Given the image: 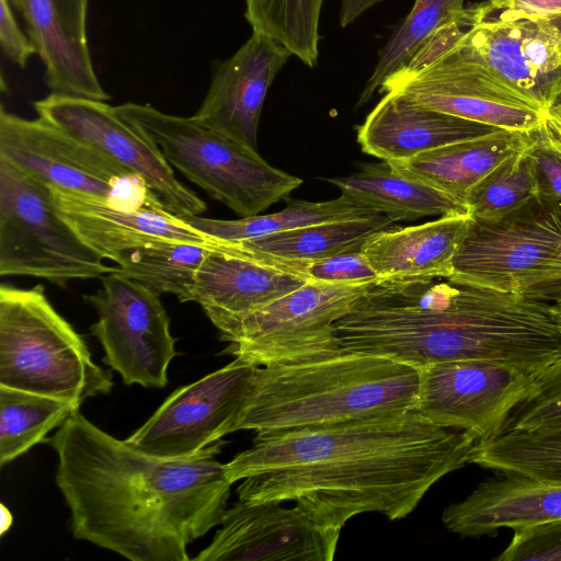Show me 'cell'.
I'll return each instance as SVG.
<instances>
[{"mask_svg":"<svg viewBox=\"0 0 561 561\" xmlns=\"http://www.w3.org/2000/svg\"><path fill=\"white\" fill-rule=\"evenodd\" d=\"M0 45L3 54L20 68H25L36 49L20 28L9 0H0Z\"/></svg>","mask_w":561,"mask_h":561,"instance_id":"39","label":"cell"},{"mask_svg":"<svg viewBox=\"0 0 561 561\" xmlns=\"http://www.w3.org/2000/svg\"><path fill=\"white\" fill-rule=\"evenodd\" d=\"M323 0H244L252 31L268 35L309 68L319 56V24Z\"/></svg>","mask_w":561,"mask_h":561,"instance_id":"32","label":"cell"},{"mask_svg":"<svg viewBox=\"0 0 561 561\" xmlns=\"http://www.w3.org/2000/svg\"><path fill=\"white\" fill-rule=\"evenodd\" d=\"M505 430L561 432V357L535 375L530 392L511 413Z\"/></svg>","mask_w":561,"mask_h":561,"instance_id":"34","label":"cell"},{"mask_svg":"<svg viewBox=\"0 0 561 561\" xmlns=\"http://www.w3.org/2000/svg\"><path fill=\"white\" fill-rule=\"evenodd\" d=\"M471 216L447 215L425 224L385 229L362 252L380 279L448 277Z\"/></svg>","mask_w":561,"mask_h":561,"instance_id":"23","label":"cell"},{"mask_svg":"<svg viewBox=\"0 0 561 561\" xmlns=\"http://www.w3.org/2000/svg\"><path fill=\"white\" fill-rule=\"evenodd\" d=\"M383 0H342L339 22L346 27L356 21L364 12Z\"/></svg>","mask_w":561,"mask_h":561,"instance_id":"40","label":"cell"},{"mask_svg":"<svg viewBox=\"0 0 561 561\" xmlns=\"http://www.w3.org/2000/svg\"><path fill=\"white\" fill-rule=\"evenodd\" d=\"M459 41L426 64L393 73L379 92H396L422 106L502 129L530 131L542 126L546 110L470 55Z\"/></svg>","mask_w":561,"mask_h":561,"instance_id":"10","label":"cell"},{"mask_svg":"<svg viewBox=\"0 0 561 561\" xmlns=\"http://www.w3.org/2000/svg\"><path fill=\"white\" fill-rule=\"evenodd\" d=\"M45 442L73 537L131 561H188L187 547L219 526L231 483L216 459L222 438L185 458H161L107 434L80 411Z\"/></svg>","mask_w":561,"mask_h":561,"instance_id":"2","label":"cell"},{"mask_svg":"<svg viewBox=\"0 0 561 561\" xmlns=\"http://www.w3.org/2000/svg\"><path fill=\"white\" fill-rule=\"evenodd\" d=\"M79 409L53 397L0 386V465L45 442Z\"/></svg>","mask_w":561,"mask_h":561,"instance_id":"30","label":"cell"},{"mask_svg":"<svg viewBox=\"0 0 561 561\" xmlns=\"http://www.w3.org/2000/svg\"><path fill=\"white\" fill-rule=\"evenodd\" d=\"M328 181L348 199L393 221L469 215L463 202L426 183L401 175L387 161L364 163L351 175Z\"/></svg>","mask_w":561,"mask_h":561,"instance_id":"25","label":"cell"},{"mask_svg":"<svg viewBox=\"0 0 561 561\" xmlns=\"http://www.w3.org/2000/svg\"><path fill=\"white\" fill-rule=\"evenodd\" d=\"M557 96V95H556Z\"/></svg>","mask_w":561,"mask_h":561,"instance_id":"46","label":"cell"},{"mask_svg":"<svg viewBox=\"0 0 561 561\" xmlns=\"http://www.w3.org/2000/svg\"><path fill=\"white\" fill-rule=\"evenodd\" d=\"M0 386L60 399L80 409L106 394L112 374L92 360L83 339L41 286L0 287Z\"/></svg>","mask_w":561,"mask_h":561,"instance_id":"4","label":"cell"},{"mask_svg":"<svg viewBox=\"0 0 561 561\" xmlns=\"http://www.w3.org/2000/svg\"><path fill=\"white\" fill-rule=\"evenodd\" d=\"M465 9V0H414L381 48L357 105L366 103L387 78L404 69L432 34Z\"/></svg>","mask_w":561,"mask_h":561,"instance_id":"31","label":"cell"},{"mask_svg":"<svg viewBox=\"0 0 561 561\" xmlns=\"http://www.w3.org/2000/svg\"><path fill=\"white\" fill-rule=\"evenodd\" d=\"M557 519H561V481L511 473L481 482L442 515L450 533L474 538Z\"/></svg>","mask_w":561,"mask_h":561,"instance_id":"21","label":"cell"},{"mask_svg":"<svg viewBox=\"0 0 561 561\" xmlns=\"http://www.w3.org/2000/svg\"><path fill=\"white\" fill-rule=\"evenodd\" d=\"M286 208L268 215L236 220L206 218L199 215L181 218L196 230L221 242L234 243L257 239L316 224L356 219L379 213L362 207L341 194L324 202L288 199Z\"/></svg>","mask_w":561,"mask_h":561,"instance_id":"26","label":"cell"},{"mask_svg":"<svg viewBox=\"0 0 561 561\" xmlns=\"http://www.w3.org/2000/svg\"><path fill=\"white\" fill-rule=\"evenodd\" d=\"M525 149L506 158L470 188L465 204L472 218H502L537 196Z\"/></svg>","mask_w":561,"mask_h":561,"instance_id":"33","label":"cell"},{"mask_svg":"<svg viewBox=\"0 0 561 561\" xmlns=\"http://www.w3.org/2000/svg\"><path fill=\"white\" fill-rule=\"evenodd\" d=\"M547 112L552 113L554 115L561 116V91L553 99L551 105L548 107Z\"/></svg>","mask_w":561,"mask_h":561,"instance_id":"43","label":"cell"},{"mask_svg":"<svg viewBox=\"0 0 561 561\" xmlns=\"http://www.w3.org/2000/svg\"><path fill=\"white\" fill-rule=\"evenodd\" d=\"M54 206L51 188L0 158V275L58 285L114 272Z\"/></svg>","mask_w":561,"mask_h":561,"instance_id":"7","label":"cell"},{"mask_svg":"<svg viewBox=\"0 0 561 561\" xmlns=\"http://www.w3.org/2000/svg\"><path fill=\"white\" fill-rule=\"evenodd\" d=\"M210 543L196 561H332L341 529L295 503H250L227 507Z\"/></svg>","mask_w":561,"mask_h":561,"instance_id":"15","label":"cell"},{"mask_svg":"<svg viewBox=\"0 0 561 561\" xmlns=\"http://www.w3.org/2000/svg\"><path fill=\"white\" fill-rule=\"evenodd\" d=\"M0 158L51 188L118 209H167L139 175L101 150L41 117L22 118L2 106Z\"/></svg>","mask_w":561,"mask_h":561,"instance_id":"8","label":"cell"},{"mask_svg":"<svg viewBox=\"0 0 561 561\" xmlns=\"http://www.w3.org/2000/svg\"><path fill=\"white\" fill-rule=\"evenodd\" d=\"M256 366L234 357L228 365L174 391L125 440L161 458H185L232 433Z\"/></svg>","mask_w":561,"mask_h":561,"instance_id":"13","label":"cell"},{"mask_svg":"<svg viewBox=\"0 0 561 561\" xmlns=\"http://www.w3.org/2000/svg\"><path fill=\"white\" fill-rule=\"evenodd\" d=\"M276 259L285 268L307 278L309 282L366 284L380 279L362 250L312 261Z\"/></svg>","mask_w":561,"mask_h":561,"instance_id":"35","label":"cell"},{"mask_svg":"<svg viewBox=\"0 0 561 561\" xmlns=\"http://www.w3.org/2000/svg\"><path fill=\"white\" fill-rule=\"evenodd\" d=\"M561 203L535 196L499 219H474L448 278L561 302Z\"/></svg>","mask_w":561,"mask_h":561,"instance_id":"6","label":"cell"},{"mask_svg":"<svg viewBox=\"0 0 561 561\" xmlns=\"http://www.w3.org/2000/svg\"><path fill=\"white\" fill-rule=\"evenodd\" d=\"M45 66L51 93L107 101L89 48V0H9Z\"/></svg>","mask_w":561,"mask_h":561,"instance_id":"19","label":"cell"},{"mask_svg":"<svg viewBox=\"0 0 561 561\" xmlns=\"http://www.w3.org/2000/svg\"><path fill=\"white\" fill-rule=\"evenodd\" d=\"M419 369L355 352L255 367L232 432L267 433L412 411Z\"/></svg>","mask_w":561,"mask_h":561,"instance_id":"3","label":"cell"},{"mask_svg":"<svg viewBox=\"0 0 561 561\" xmlns=\"http://www.w3.org/2000/svg\"><path fill=\"white\" fill-rule=\"evenodd\" d=\"M114 111L169 163L241 217L259 215L302 184L300 178L272 167L257 151L193 116H175L131 102L116 105Z\"/></svg>","mask_w":561,"mask_h":561,"instance_id":"5","label":"cell"},{"mask_svg":"<svg viewBox=\"0 0 561 561\" xmlns=\"http://www.w3.org/2000/svg\"><path fill=\"white\" fill-rule=\"evenodd\" d=\"M392 222L386 215L378 214L316 224L232 244L284 260L312 261L359 251L374 234Z\"/></svg>","mask_w":561,"mask_h":561,"instance_id":"27","label":"cell"},{"mask_svg":"<svg viewBox=\"0 0 561 561\" xmlns=\"http://www.w3.org/2000/svg\"><path fill=\"white\" fill-rule=\"evenodd\" d=\"M497 561H561V519L514 530Z\"/></svg>","mask_w":561,"mask_h":561,"instance_id":"36","label":"cell"},{"mask_svg":"<svg viewBox=\"0 0 561 561\" xmlns=\"http://www.w3.org/2000/svg\"><path fill=\"white\" fill-rule=\"evenodd\" d=\"M290 56L273 37L252 31L231 57L218 64L207 94L193 117L257 151V128L265 96Z\"/></svg>","mask_w":561,"mask_h":561,"instance_id":"18","label":"cell"},{"mask_svg":"<svg viewBox=\"0 0 561 561\" xmlns=\"http://www.w3.org/2000/svg\"><path fill=\"white\" fill-rule=\"evenodd\" d=\"M51 188V187H50ZM58 214L103 259L117 263L138 247L175 240L213 248L217 241L164 208L123 210L96 198L51 188Z\"/></svg>","mask_w":561,"mask_h":561,"instance_id":"20","label":"cell"},{"mask_svg":"<svg viewBox=\"0 0 561 561\" xmlns=\"http://www.w3.org/2000/svg\"><path fill=\"white\" fill-rule=\"evenodd\" d=\"M11 524L12 515L10 511L4 505H1V535L10 528Z\"/></svg>","mask_w":561,"mask_h":561,"instance_id":"42","label":"cell"},{"mask_svg":"<svg viewBox=\"0 0 561 561\" xmlns=\"http://www.w3.org/2000/svg\"><path fill=\"white\" fill-rule=\"evenodd\" d=\"M210 248L195 243L160 240L124 253L115 274L134 279L148 288L191 301L196 274Z\"/></svg>","mask_w":561,"mask_h":561,"instance_id":"28","label":"cell"},{"mask_svg":"<svg viewBox=\"0 0 561 561\" xmlns=\"http://www.w3.org/2000/svg\"><path fill=\"white\" fill-rule=\"evenodd\" d=\"M469 463L547 481H561V432L539 433L505 430L478 442Z\"/></svg>","mask_w":561,"mask_h":561,"instance_id":"29","label":"cell"},{"mask_svg":"<svg viewBox=\"0 0 561 561\" xmlns=\"http://www.w3.org/2000/svg\"><path fill=\"white\" fill-rule=\"evenodd\" d=\"M558 306H559V314H560V323H561V302L558 304Z\"/></svg>","mask_w":561,"mask_h":561,"instance_id":"44","label":"cell"},{"mask_svg":"<svg viewBox=\"0 0 561 561\" xmlns=\"http://www.w3.org/2000/svg\"><path fill=\"white\" fill-rule=\"evenodd\" d=\"M535 375L476 359L430 364L419 368L414 411L437 426L465 431L484 442L504 430L530 392Z\"/></svg>","mask_w":561,"mask_h":561,"instance_id":"12","label":"cell"},{"mask_svg":"<svg viewBox=\"0 0 561 561\" xmlns=\"http://www.w3.org/2000/svg\"><path fill=\"white\" fill-rule=\"evenodd\" d=\"M530 131L501 129L449 144L409 159L387 161L401 175L434 186L465 203L470 188L513 153L525 149Z\"/></svg>","mask_w":561,"mask_h":561,"instance_id":"24","label":"cell"},{"mask_svg":"<svg viewBox=\"0 0 561 561\" xmlns=\"http://www.w3.org/2000/svg\"><path fill=\"white\" fill-rule=\"evenodd\" d=\"M501 129L422 106L396 92H385L358 126L357 141L365 153L392 161Z\"/></svg>","mask_w":561,"mask_h":561,"instance_id":"22","label":"cell"},{"mask_svg":"<svg viewBox=\"0 0 561 561\" xmlns=\"http://www.w3.org/2000/svg\"><path fill=\"white\" fill-rule=\"evenodd\" d=\"M560 259H561V244H560Z\"/></svg>","mask_w":561,"mask_h":561,"instance_id":"45","label":"cell"},{"mask_svg":"<svg viewBox=\"0 0 561 561\" xmlns=\"http://www.w3.org/2000/svg\"><path fill=\"white\" fill-rule=\"evenodd\" d=\"M84 299L98 313L90 330L103 347V362L126 386L163 388L176 351L159 294L112 272Z\"/></svg>","mask_w":561,"mask_h":561,"instance_id":"11","label":"cell"},{"mask_svg":"<svg viewBox=\"0 0 561 561\" xmlns=\"http://www.w3.org/2000/svg\"><path fill=\"white\" fill-rule=\"evenodd\" d=\"M373 283L307 282L239 320L221 340L226 353L256 367L341 354L334 323Z\"/></svg>","mask_w":561,"mask_h":561,"instance_id":"9","label":"cell"},{"mask_svg":"<svg viewBox=\"0 0 561 561\" xmlns=\"http://www.w3.org/2000/svg\"><path fill=\"white\" fill-rule=\"evenodd\" d=\"M34 108L41 118L139 175L173 215H201L206 210V203L175 178L161 151L105 101L50 93L35 101Z\"/></svg>","mask_w":561,"mask_h":561,"instance_id":"14","label":"cell"},{"mask_svg":"<svg viewBox=\"0 0 561 561\" xmlns=\"http://www.w3.org/2000/svg\"><path fill=\"white\" fill-rule=\"evenodd\" d=\"M545 127L553 139L561 146V116L546 112Z\"/></svg>","mask_w":561,"mask_h":561,"instance_id":"41","label":"cell"},{"mask_svg":"<svg viewBox=\"0 0 561 561\" xmlns=\"http://www.w3.org/2000/svg\"><path fill=\"white\" fill-rule=\"evenodd\" d=\"M483 7L485 20L552 21L561 16V0H488Z\"/></svg>","mask_w":561,"mask_h":561,"instance_id":"38","label":"cell"},{"mask_svg":"<svg viewBox=\"0 0 561 561\" xmlns=\"http://www.w3.org/2000/svg\"><path fill=\"white\" fill-rule=\"evenodd\" d=\"M459 43L546 111L561 91V31L549 20L484 19Z\"/></svg>","mask_w":561,"mask_h":561,"instance_id":"16","label":"cell"},{"mask_svg":"<svg viewBox=\"0 0 561 561\" xmlns=\"http://www.w3.org/2000/svg\"><path fill=\"white\" fill-rule=\"evenodd\" d=\"M477 438L416 411L256 433L225 463L238 500L295 502L342 529L353 517H407L443 477L469 463Z\"/></svg>","mask_w":561,"mask_h":561,"instance_id":"1","label":"cell"},{"mask_svg":"<svg viewBox=\"0 0 561 561\" xmlns=\"http://www.w3.org/2000/svg\"><path fill=\"white\" fill-rule=\"evenodd\" d=\"M536 181L537 196L561 203V146L545 127L531 130L525 149Z\"/></svg>","mask_w":561,"mask_h":561,"instance_id":"37","label":"cell"},{"mask_svg":"<svg viewBox=\"0 0 561 561\" xmlns=\"http://www.w3.org/2000/svg\"><path fill=\"white\" fill-rule=\"evenodd\" d=\"M307 282L271 255L217 241L199 265L191 301L222 335L243 317Z\"/></svg>","mask_w":561,"mask_h":561,"instance_id":"17","label":"cell"}]
</instances>
